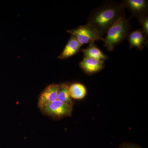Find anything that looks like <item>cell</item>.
Here are the masks:
<instances>
[{"mask_svg":"<svg viewBox=\"0 0 148 148\" xmlns=\"http://www.w3.org/2000/svg\"><path fill=\"white\" fill-rule=\"evenodd\" d=\"M81 46L75 37L71 36L62 53L58 56V58L65 59L75 55L79 51Z\"/></svg>","mask_w":148,"mask_h":148,"instance_id":"cell-8","label":"cell"},{"mask_svg":"<svg viewBox=\"0 0 148 148\" xmlns=\"http://www.w3.org/2000/svg\"><path fill=\"white\" fill-rule=\"evenodd\" d=\"M81 51L84 58H93L104 62L108 59V56L103 53L94 43L89 45L87 47L82 49Z\"/></svg>","mask_w":148,"mask_h":148,"instance_id":"cell-10","label":"cell"},{"mask_svg":"<svg viewBox=\"0 0 148 148\" xmlns=\"http://www.w3.org/2000/svg\"><path fill=\"white\" fill-rule=\"evenodd\" d=\"M127 39L130 44V48L135 47L140 50H143L144 45H146L144 34L141 30H136L128 34Z\"/></svg>","mask_w":148,"mask_h":148,"instance_id":"cell-9","label":"cell"},{"mask_svg":"<svg viewBox=\"0 0 148 148\" xmlns=\"http://www.w3.org/2000/svg\"><path fill=\"white\" fill-rule=\"evenodd\" d=\"M44 114L53 118L69 116L72 113L73 105L56 100L40 108Z\"/></svg>","mask_w":148,"mask_h":148,"instance_id":"cell-4","label":"cell"},{"mask_svg":"<svg viewBox=\"0 0 148 148\" xmlns=\"http://www.w3.org/2000/svg\"><path fill=\"white\" fill-rule=\"evenodd\" d=\"M130 29L128 20L125 16H122L107 31V36L104 38V47L109 51H112L116 46L127 38Z\"/></svg>","mask_w":148,"mask_h":148,"instance_id":"cell-2","label":"cell"},{"mask_svg":"<svg viewBox=\"0 0 148 148\" xmlns=\"http://www.w3.org/2000/svg\"><path fill=\"white\" fill-rule=\"evenodd\" d=\"M59 85L57 100L63 103L73 105L72 99L69 92V86L67 83H62Z\"/></svg>","mask_w":148,"mask_h":148,"instance_id":"cell-12","label":"cell"},{"mask_svg":"<svg viewBox=\"0 0 148 148\" xmlns=\"http://www.w3.org/2000/svg\"><path fill=\"white\" fill-rule=\"evenodd\" d=\"M67 32L74 36L82 46L84 44L94 43L98 40L104 42V38L94 26L89 24L79 26L76 29L68 30Z\"/></svg>","mask_w":148,"mask_h":148,"instance_id":"cell-3","label":"cell"},{"mask_svg":"<svg viewBox=\"0 0 148 148\" xmlns=\"http://www.w3.org/2000/svg\"><path fill=\"white\" fill-rule=\"evenodd\" d=\"M121 148H140L139 147H135V146H123V147H122Z\"/></svg>","mask_w":148,"mask_h":148,"instance_id":"cell-14","label":"cell"},{"mask_svg":"<svg viewBox=\"0 0 148 148\" xmlns=\"http://www.w3.org/2000/svg\"><path fill=\"white\" fill-rule=\"evenodd\" d=\"M124 9L121 3L106 2L91 12L88 24L94 26L103 36L114 23L125 16Z\"/></svg>","mask_w":148,"mask_h":148,"instance_id":"cell-1","label":"cell"},{"mask_svg":"<svg viewBox=\"0 0 148 148\" xmlns=\"http://www.w3.org/2000/svg\"><path fill=\"white\" fill-rule=\"evenodd\" d=\"M79 66L86 74L95 73L100 71L104 68V61L93 58H84L80 63Z\"/></svg>","mask_w":148,"mask_h":148,"instance_id":"cell-7","label":"cell"},{"mask_svg":"<svg viewBox=\"0 0 148 148\" xmlns=\"http://www.w3.org/2000/svg\"><path fill=\"white\" fill-rule=\"evenodd\" d=\"M121 3L125 8H127L131 12L132 16L140 21L142 18L148 16V2L146 0H124Z\"/></svg>","mask_w":148,"mask_h":148,"instance_id":"cell-5","label":"cell"},{"mask_svg":"<svg viewBox=\"0 0 148 148\" xmlns=\"http://www.w3.org/2000/svg\"><path fill=\"white\" fill-rule=\"evenodd\" d=\"M69 92L71 98L81 99L84 98L86 94V89L81 84H73L69 86Z\"/></svg>","mask_w":148,"mask_h":148,"instance_id":"cell-11","label":"cell"},{"mask_svg":"<svg viewBox=\"0 0 148 148\" xmlns=\"http://www.w3.org/2000/svg\"><path fill=\"white\" fill-rule=\"evenodd\" d=\"M59 85L53 84L46 88L41 93L38 102V107L41 108L42 106L52 103L58 99Z\"/></svg>","mask_w":148,"mask_h":148,"instance_id":"cell-6","label":"cell"},{"mask_svg":"<svg viewBox=\"0 0 148 148\" xmlns=\"http://www.w3.org/2000/svg\"><path fill=\"white\" fill-rule=\"evenodd\" d=\"M139 23L142 25L143 31L145 38H147L148 36V16H147L143 17L139 21Z\"/></svg>","mask_w":148,"mask_h":148,"instance_id":"cell-13","label":"cell"}]
</instances>
